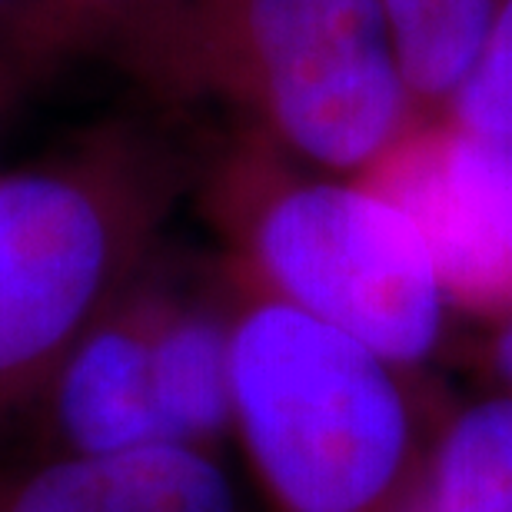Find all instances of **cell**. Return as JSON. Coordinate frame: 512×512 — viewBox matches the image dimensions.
<instances>
[{
    "label": "cell",
    "mask_w": 512,
    "mask_h": 512,
    "mask_svg": "<svg viewBox=\"0 0 512 512\" xmlns=\"http://www.w3.org/2000/svg\"><path fill=\"white\" fill-rule=\"evenodd\" d=\"M147 270L54 366L17 419L27 429L20 443L57 456H120L167 443L150 399Z\"/></svg>",
    "instance_id": "6"
},
{
    "label": "cell",
    "mask_w": 512,
    "mask_h": 512,
    "mask_svg": "<svg viewBox=\"0 0 512 512\" xmlns=\"http://www.w3.org/2000/svg\"><path fill=\"white\" fill-rule=\"evenodd\" d=\"M203 217L223 270L399 370H423L446 340L449 306L416 227L356 177L303 167L253 133L200 160Z\"/></svg>",
    "instance_id": "3"
},
{
    "label": "cell",
    "mask_w": 512,
    "mask_h": 512,
    "mask_svg": "<svg viewBox=\"0 0 512 512\" xmlns=\"http://www.w3.org/2000/svg\"><path fill=\"white\" fill-rule=\"evenodd\" d=\"M393 512H512V396L489 389L436 416Z\"/></svg>",
    "instance_id": "9"
},
{
    "label": "cell",
    "mask_w": 512,
    "mask_h": 512,
    "mask_svg": "<svg viewBox=\"0 0 512 512\" xmlns=\"http://www.w3.org/2000/svg\"><path fill=\"white\" fill-rule=\"evenodd\" d=\"M416 110L439 117L506 0H380Z\"/></svg>",
    "instance_id": "10"
},
{
    "label": "cell",
    "mask_w": 512,
    "mask_h": 512,
    "mask_svg": "<svg viewBox=\"0 0 512 512\" xmlns=\"http://www.w3.org/2000/svg\"><path fill=\"white\" fill-rule=\"evenodd\" d=\"M30 80L27 74H20V70H0V124H4V117L10 114V107L17 104L20 90H24Z\"/></svg>",
    "instance_id": "15"
},
{
    "label": "cell",
    "mask_w": 512,
    "mask_h": 512,
    "mask_svg": "<svg viewBox=\"0 0 512 512\" xmlns=\"http://www.w3.org/2000/svg\"><path fill=\"white\" fill-rule=\"evenodd\" d=\"M80 4H84L87 17H90V27H94V37H97V30L104 27V20L114 17L120 7L130 4V0H80ZM94 37H90V40H94Z\"/></svg>",
    "instance_id": "16"
},
{
    "label": "cell",
    "mask_w": 512,
    "mask_h": 512,
    "mask_svg": "<svg viewBox=\"0 0 512 512\" xmlns=\"http://www.w3.org/2000/svg\"><path fill=\"white\" fill-rule=\"evenodd\" d=\"M223 276L233 439L270 512H393L433 426L413 373Z\"/></svg>",
    "instance_id": "4"
},
{
    "label": "cell",
    "mask_w": 512,
    "mask_h": 512,
    "mask_svg": "<svg viewBox=\"0 0 512 512\" xmlns=\"http://www.w3.org/2000/svg\"><path fill=\"white\" fill-rule=\"evenodd\" d=\"M356 180L416 227L449 313L483 330L512 320V260L459 167L446 120H416Z\"/></svg>",
    "instance_id": "5"
},
{
    "label": "cell",
    "mask_w": 512,
    "mask_h": 512,
    "mask_svg": "<svg viewBox=\"0 0 512 512\" xmlns=\"http://www.w3.org/2000/svg\"><path fill=\"white\" fill-rule=\"evenodd\" d=\"M479 360L489 376V389L512 396V320L486 326L483 340H479Z\"/></svg>",
    "instance_id": "14"
},
{
    "label": "cell",
    "mask_w": 512,
    "mask_h": 512,
    "mask_svg": "<svg viewBox=\"0 0 512 512\" xmlns=\"http://www.w3.org/2000/svg\"><path fill=\"white\" fill-rule=\"evenodd\" d=\"M0 512H243V503L210 449L57 456L17 439L0 443Z\"/></svg>",
    "instance_id": "7"
},
{
    "label": "cell",
    "mask_w": 512,
    "mask_h": 512,
    "mask_svg": "<svg viewBox=\"0 0 512 512\" xmlns=\"http://www.w3.org/2000/svg\"><path fill=\"white\" fill-rule=\"evenodd\" d=\"M150 399L167 443L220 453L233 439L230 409V293L173 283L163 256L147 270Z\"/></svg>",
    "instance_id": "8"
},
{
    "label": "cell",
    "mask_w": 512,
    "mask_h": 512,
    "mask_svg": "<svg viewBox=\"0 0 512 512\" xmlns=\"http://www.w3.org/2000/svg\"><path fill=\"white\" fill-rule=\"evenodd\" d=\"M94 40L153 100L217 107L333 177L423 120L380 0H130Z\"/></svg>",
    "instance_id": "1"
},
{
    "label": "cell",
    "mask_w": 512,
    "mask_h": 512,
    "mask_svg": "<svg viewBox=\"0 0 512 512\" xmlns=\"http://www.w3.org/2000/svg\"><path fill=\"white\" fill-rule=\"evenodd\" d=\"M94 37L80 0H0V70L37 77Z\"/></svg>",
    "instance_id": "12"
},
{
    "label": "cell",
    "mask_w": 512,
    "mask_h": 512,
    "mask_svg": "<svg viewBox=\"0 0 512 512\" xmlns=\"http://www.w3.org/2000/svg\"><path fill=\"white\" fill-rule=\"evenodd\" d=\"M453 147L469 187L476 190L499 243L512 260V147L466 137L459 130H453Z\"/></svg>",
    "instance_id": "13"
},
{
    "label": "cell",
    "mask_w": 512,
    "mask_h": 512,
    "mask_svg": "<svg viewBox=\"0 0 512 512\" xmlns=\"http://www.w3.org/2000/svg\"><path fill=\"white\" fill-rule=\"evenodd\" d=\"M439 120L466 137L512 147V0L499 7L473 67L446 100Z\"/></svg>",
    "instance_id": "11"
},
{
    "label": "cell",
    "mask_w": 512,
    "mask_h": 512,
    "mask_svg": "<svg viewBox=\"0 0 512 512\" xmlns=\"http://www.w3.org/2000/svg\"><path fill=\"white\" fill-rule=\"evenodd\" d=\"M197 173V157L140 120L0 170V433L157 260Z\"/></svg>",
    "instance_id": "2"
}]
</instances>
